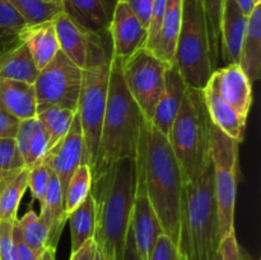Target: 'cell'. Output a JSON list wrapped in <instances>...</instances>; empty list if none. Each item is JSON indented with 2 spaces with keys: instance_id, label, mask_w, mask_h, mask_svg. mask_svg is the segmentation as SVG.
Returning <instances> with one entry per match:
<instances>
[{
  "instance_id": "1",
  "label": "cell",
  "mask_w": 261,
  "mask_h": 260,
  "mask_svg": "<svg viewBox=\"0 0 261 260\" xmlns=\"http://www.w3.org/2000/svg\"><path fill=\"white\" fill-rule=\"evenodd\" d=\"M137 183L135 161L121 160L92 177L96 204L93 240L99 260H122Z\"/></svg>"
},
{
  "instance_id": "2",
  "label": "cell",
  "mask_w": 261,
  "mask_h": 260,
  "mask_svg": "<svg viewBox=\"0 0 261 260\" xmlns=\"http://www.w3.org/2000/svg\"><path fill=\"white\" fill-rule=\"evenodd\" d=\"M135 167L137 175L144 180L147 195L163 233L177 246L182 178L167 137L148 120L143 126Z\"/></svg>"
},
{
  "instance_id": "3",
  "label": "cell",
  "mask_w": 261,
  "mask_h": 260,
  "mask_svg": "<svg viewBox=\"0 0 261 260\" xmlns=\"http://www.w3.org/2000/svg\"><path fill=\"white\" fill-rule=\"evenodd\" d=\"M144 121L125 83L122 61L112 55L106 111L92 177L121 160L137 161Z\"/></svg>"
},
{
  "instance_id": "4",
  "label": "cell",
  "mask_w": 261,
  "mask_h": 260,
  "mask_svg": "<svg viewBox=\"0 0 261 260\" xmlns=\"http://www.w3.org/2000/svg\"><path fill=\"white\" fill-rule=\"evenodd\" d=\"M221 241L211 161L198 177L181 188L177 250L182 260H212L218 254Z\"/></svg>"
},
{
  "instance_id": "5",
  "label": "cell",
  "mask_w": 261,
  "mask_h": 260,
  "mask_svg": "<svg viewBox=\"0 0 261 260\" xmlns=\"http://www.w3.org/2000/svg\"><path fill=\"white\" fill-rule=\"evenodd\" d=\"M167 139L182 184L198 177L212 161V120L201 89L188 87Z\"/></svg>"
},
{
  "instance_id": "6",
  "label": "cell",
  "mask_w": 261,
  "mask_h": 260,
  "mask_svg": "<svg viewBox=\"0 0 261 260\" xmlns=\"http://www.w3.org/2000/svg\"><path fill=\"white\" fill-rule=\"evenodd\" d=\"M173 64L186 86L201 91L214 73L200 0H182V23Z\"/></svg>"
},
{
  "instance_id": "7",
  "label": "cell",
  "mask_w": 261,
  "mask_h": 260,
  "mask_svg": "<svg viewBox=\"0 0 261 260\" xmlns=\"http://www.w3.org/2000/svg\"><path fill=\"white\" fill-rule=\"evenodd\" d=\"M111 60V59H110ZM110 81V61L97 66L83 69L79 93L78 114L83 134L82 163L93 168L101 138L102 124L106 111Z\"/></svg>"
},
{
  "instance_id": "8",
  "label": "cell",
  "mask_w": 261,
  "mask_h": 260,
  "mask_svg": "<svg viewBox=\"0 0 261 260\" xmlns=\"http://www.w3.org/2000/svg\"><path fill=\"white\" fill-rule=\"evenodd\" d=\"M239 148L240 142L232 139L216 125L212 124L211 154L222 239L234 231Z\"/></svg>"
},
{
  "instance_id": "9",
  "label": "cell",
  "mask_w": 261,
  "mask_h": 260,
  "mask_svg": "<svg viewBox=\"0 0 261 260\" xmlns=\"http://www.w3.org/2000/svg\"><path fill=\"white\" fill-rule=\"evenodd\" d=\"M83 70L61 50L38 71L33 83L37 112L45 107L56 106L76 112Z\"/></svg>"
},
{
  "instance_id": "10",
  "label": "cell",
  "mask_w": 261,
  "mask_h": 260,
  "mask_svg": "<svg viewBox=\"0 0 261 260\" xmlns=\"http://www.w3.org/2000/svg\"><path fill=\"white\" fill-rule=\"evenodd\" d=\"M168 66L145 47L122 63L127 89L148 121H152L155 107L165 91V74Z\"/></svg>"
},
{
  "instance_id": "11",
  "label": "cell",
  "mask_w": 261,
  "mask_h": 260,
  "mask_svg": "<svg viewBox=\"0 0 261 260\" xmlns=\"http://www.w3.org/2000/svg\"><path fill=\"white\" fill-rule=\"evenodd\" d=\"M54 25L60 50L82 70L110 61L112 46L109 32L96 33L86 30L65 12L54 19Z\"/></svg>"
},
{
  "instance_id": "12",
  "label": "cell",
  "mask_w": 261,
  "mask_h": 260,
  "mask_svg": "<svg viewBox=\"0 0 261 260\" xmlns=\"http://www.w3.org/2000/svg\"><path fill=\"white\" fill-rule=\"evenodd\" d=\"M109 35L111 38L112 55L122 63L138 50L145 47L148 40V30L122 0H116L114 5Z\"/></svg>"
},
{
  "instance_id": "13",
  "label": "cell",
  "mask_w": 261,
  "mask_h": 260,
  "mask_svg": "<svg viewBox=\"0 0 261 260\" xmlns=\"http://www.w3.org/2000/svg\"><path fill=\"white\" fill-rule=\"evenodd\" d=\"M130 227L140 259L149 260L155 242L163 233V229L147 195L144 180L139 175H137V183H135Z\"/></svg>"
},
{
  "instance_id": "14",
  "label": "cell",
  "mask_w": 261,
  "mask_h": 260,
  "mask_svg": "<svg viewBox=\"0 0 261 260\" xmlns=\"http://www.w3.org/2000/svg\"><path fill=\"white\" fill-rule=\"evenodd\" d=\"M83 157V134L78 114H75L71 126L65 137L54 145L43 161L50 166L53 172L60 181L63 194H65L71 176L82 163Z\"/></svg>"
},
{
  "instance_id": "15",
  "label": "cell",
  "mask_w": 261,
  "mask_h": 260,
  "mask_svg": "<svg viewBox=\"0 0 261 260\" xmlns=\"http://www.w3.org/2000/svg\"><path fill=\"white\" fill-rule=\"evenodd\" d=\"M204 101L212 124L221 129L224 134L241 143L244 139L246 120L242 117L233 107L229 106L221 96L218 87V79L216 73L212 74L211 79L203 89Z\"/></svg>"
},
{
  "instance_id": "16",
  "label": "cell",
  "mask_w": 261,
  "mask_h": 260,
  "mask_svg": "<svg viewBox=\"0 0 261 260\" xmlns=\"http://www.w3.org/2000/svg\"><path fill=\"white\" fill-rule=\"evenodd\" d=\"M249 17L242 13L236 0H223L221 20V68L239 64L241 46Z\"/></svg>"
},
{
  "instance_id": "17",
  "label": "cell",
  "mask_w": 261,
  "mask_h": 260,
  "mask_svg": "<svg viewBox=\"0 0 261 260\" xmlns=\"http://www.w3.org/2000/svg\"><path fill=\"white\" fill-rule=\"evenodd\" d=\"M186 89H188V86L181 76L177 66L175 64H171L165 74V91L155 107L154 115L150 121L154 125L155 129L160 130L165 137H168L170 134L171 127L185 97Z\"/></svg>"
},
{
  "instance_id": "18",
  "label": "cell",
  "mask_w": 261,
  "mask_h": 260,
  "mask_svg": "<svg viewBox=\"0 0 261 260\" xmlns=\"http://www.w3.org/2000/svg\"><path fill=\"white\" fill-rule=\"evenodd\" d=\"M221 96L242 117L247 119L252 105V83L239 64L222 66L216 71Z\"/></svg>"
},
{
  "instance_id": "19",
  "label": "cell",
  "mask_w": 261,
  "mask_h": 260,
  "mask_svg": "<svg viewBox=\"0 0 261 260\" xmlns=\"http://www.w3.org/2000/svg\"><path fill=\"white\" fill-rule=\"evenodd\" d=\"M182 23V0H167L160 32L149 51L167 65L173 64L176 43Z\"/></svg>"
},
{
  "instance_id": "20",
  "label": "cell",
  "mask_w": 261,
  "mask_h": 260,
  "mask_svg": "<svg viewBox=\"0 0 261 260\" xmlns=\"http://www.w3.org/2000/svg\"><path fill=\"white\" fill-rule=\"evenodd\" d=\"M64 12L86 30L107 33L112 9L107 0H63Z\"/></svg>"
},
{
  "instance_id": "21",
  "label": "cell",
  "mask_w": 261,
  "mask_h": 260,
  "mask_svg": "<svg viewBox=\"0 0 261 260\" xmlns=\"http://www.w3.org/2000/svg\"><path fill=\"white\" fill-rule=\"evenodd\" d=\"M19 40L27 45L38 70L45 68L60 50L54 20L27 25L20 32Z\"/></svg>"
},
{
  "instance_id": "22",
  "label": "cell",
  "mask_w": 261,
  "mask_h": 260,
  "mask_svg": "<svg viewBox=\"0 0 261 260\" xmlns=\"http://www.w3.org/2000/svg\"><path fill=\"white\" fill-rule=\"evenodd\" d=\"M0 109L19 120L37 115L35 86L17 81L0 79Z\"/></svg>"
},
{
  "instance_id": "23",
  "label": "cell",
  "mask_w": 261,
  "mask_h": 260,
  "mask_svg": "<svg viewBox=\"0 0 261 260\" xmlns=\"http://www.w3.org/2000/svg\"><path fill=\"white\" fill-rule=\"evenodd\" d=\"M239 65L251 83L259 79L261 70V3L255 5L247 19Z\"/></svg>"
},
{
  "instance_id": "24",
  "label": "cell",
  "mask_w": 261,
  "mask_h": 260,
  "mask_svg": "<svg viewBox=\"0 0 261 260\" xmlns=\"http://www.w3.org/2000/svg\"><path fill=\"white\" fill-rule=\"evenodd\" d=\"M41 219L48 229V246L56 249L64 226L68 222V213L64 208V194L60 181L54 173L43 201L41 203Z\"/></svg>"
},
{
  "instance_id": "25",
  "label": "cell",
  "mask_w": 261,
  "mask_h": 260,
  "mask_svg": "<svg viewBox=\"0 0 261 260\" xmlns=\"http://www.w3.org/2000/svg\"><path fill=\"white\" fill-rule=\"evenodd\" d=\"M38 71L30 48L22 41L14 47L0 54V79L33 84L37 79Z\"/></svg>"
},
{
  "instance_id": "26",
  "label": "cell",
  "mask_w": 261,
  "mask_h": 260,
  "mask_svg": "<svg viewBox=\"0 0 261 260\" xmlns=\"http://www.w3.org/2000/svg\"><path fill=\"white\" fill-rule=\"evenodd\" d=\"M71 231V252L78 250L87 240L93 239L96 224V204L92 193L68 214Z\"/></svg>"
},
{
  "instance_id": "27",
  "label": "cell",
  "mask_w": 261,
  "mask_h": 260,
  "mask_svg": "<svg viewBox=\"0 0 261 260\" xmlns=\"http://www.w3.org/2000/svg\"><path fill=\"white\" fill-rule=\"evenodd\" d=\"M200 4L205 20L212 68L216 71L221 68V20L223 0H200Z\"/></svg>"
},
{
  "instance_id": "28",
  "label": "cell",
  "mask_w": 261,
  "mask_h": 260,
  "mask_svg": "<svg viewBox=\"0 0 261 260\" xmlns=\"http://www.w3.org/2000/svg\"><path fill=\"white\" fill-rule=\"evenodd\" d=\"M76 112L61 107L50 106L37 112L36 117L48 135V147L58 144L69 132Z\"/></svg>"
},
{
  "instance_id": "29",
  "label": "cell",
  "mask_w": 261,
  "mask_h": 260,
  "mask_svg": "<svg viewBox=\"0 0 261 260\" xmlns=\"http://www.w3.org/2000/svg\"><path fill=\"white\" fill-rule=\"evenodd\" d=\"M27 25L9 0H0V54L20 42L19 35Z\"/></svg>"
},
{
  "instance_id": "30",
  "label": "cell",
  "mask_w": 261,
  "mask_h": 260,
  "mask_svg": "<svg viewBox=\"0 0 261 260\" xmlns=\"http://www.w3.org/2000/svg\"><path fill=\"white\" fill-rule=\"evenodd\" d=\"M30 170L24 168L15 178L0 190V222L18 218V206L28 188Z\"/></svg>"
},
{
  "instance_id": "31",
  "label": "cell",
  "mask_w": 261,
  "mask_h": 260,
  "mask_svg": "<svg viewBox=\"0 0 261 260\" xmlns=\"http://www.w3.org/2000/svg\"><path fill=\"white\" fill-rule=\"evenodd\" d=\"M28 25L50 22L64 12L63 4L47 0H9Z\"/></svg>"
},
{
  "instance_id": "32",
  "label": "cell",
  "mask_w": 261,
  "mask_h": 260,
  "mask_svg": "<svg viewBox=\"0 0 261 260\" xmlns=\"http://www.w3.org/2000/svg\"><path fill=\"white\" fill-rule=\"evenodd\" d=\"M92 188V172L88 165L81 163L75 172L71 176L68 184L65 194H64V208L66 213L76 208L79 204L84 201V199L91 193Z\"/></svg>"
},
{
  "instance_id": "33",
  "label": "cell",
  "mask_w": 261,
  "mask_h": 260,
  "mask_svg": "<svg viewBox=\"0 0 261 260\" xmlns=\"http://www.w3.org/2000/svg\"><path fill=\"white\" fill-rule=\"evenodd\" d=\"M25 167L15 139H0V190Z\"/></svg>"
},
{
  "instance_id": "34",
  "label": "cell",
  "mask_w": 261,
  "mask_h": 260,
  "mask_svg": "<svg viewBox=\"0 0 261 260\" xmlns=\"http://www.w3.org/2000/svg\"><path fill=\"white\" fill-rule=\"evenodd\" d=\"M19 221L20 232L25 245L35 251H42L48 246V229L40 216L31 209Z\"/></svg>"
},
{
  "instance_id": "35",
  "label": "cell",
  "mask_w": 261,
  "mask_h": 260,
  "mask_svg": "<svg viewBox=\"0 0 261 260\" xmlns=\"http://www.w3.org/2000/svg\"><path fill=\"white\" fill-rule=\"evenodd\" d=\"M28 170H30V175H28V189L31 190V194H32L33 198L40 201L41 204L43 201V199H45L46 191H47L48 185H50V181L54 172L50 168V166L43 160L41 162L36 163L33 167L28 168Z\"/></svg>"
},
{
  "instance_id": "36",
  "label": "cell",
  "mask_w": 261,
  "mask_h": 260,
  "mask_svg": "<svg viewBox=\"0 0 261 260\" xmlns=\"http://www.w3.org/2000/svg\"><path fill=\"white\" fill-rule=\"evenodd\" d=\"M13 242H14V260H55L56 249L47 247L42 251H35L25 245L18 218L13 224Z\"/></svg>"
},
{
  "instance_id": "37",
  "label": "cell",
  "mask_w": 261,
  "mask_h": 260,
  "mask_svg": "<svg viewBox=\"0 0 261 260\" xmlns=\"http://www.w3.org/2000/svg\"><path fill=\"white\" fill-rule=\"evenodd\" d=\"M48 150H50V147H48V135L40 122V126L37 127L32 139L30 140L27 150H25L24 155H23L25 167L31 168L36 163L41 162L45 158V155L47 154Z\"/></svg>"
},
{
  "instance_id": "38",
  "label": "cell",
  "mask_w": 261,
  "mask_h": 260,
  "mask_svg": "<svg viewBox=\"0 0 261 260\" xmlns=\"http://www.w3.org/2000/svg\"><path fill=\"white\" fill-rule=\"evenodd\" d=\"M149 260H182L177 246L165 233L158 237Z\"/></svg>"
},
{
  "instance_id": "39",
  "label": "cell",
  "mask_w": 261,
  "mask_h": 260,
  "mask_svg": "<svg viewBox=\"0 0 261 260\" xmlns=\"http://www.w3.org/2000/svg\"><path fill=\"white\" fill-rule=\"evenodd\" d=\"M14 221L0 222V260H14V242H13Z\"/></svg>"
},
{
  "instance_id": "40",
  "label": "cell",
  "mask_w": 261,
  "mask_h": 260,
  "mask_svg": "<svg viewBox=\"0 0 261 260\" xmlns=\"http://www.w3.org/2000/svg\"><path fill=\"white\" fill-rule=\"evenodd\" d=\"M219 254H221L222 260H244L234 231L226 235L222 239L221 246H219Z\"/></svg>"
},
{
  "instance_id": "41",
  "label": "cell",
  "mask_w": 261,
  "mask_h": 260,
  "mask_svg": "<svg viewBox=\"0 0 261 260\" xmlns=\"http://www.w3.org/2000/svg\"><path fill=\"white\" fill-rule=\"evenodd\" d=\"M20 120L0 109V139H15Z\"/></svg>"
},
{
  "instance_id": "42",
  "label": "cell",
  "mask_w": 261,
  "mask_h": 260,
  "mask_svg": "<svg viewBox=\"0 0 261 260\" xmlns=\"http://www.w3.org/2000/svg\"><path fill=\"white\" fill-rule=\"evenodd\" d=\"M130 7V9L135 13L142 24L148 30L152 17L153 0H122Z\"/></svg>"
},
{
  "instance_id": "43",
  "label": "cell",
  "mask_w": 261,
  "mask_h": 260,
  "mask_svg": "<svg viewBox=\"0 0 261 260\" xmlns=\"http://www.w3.org/2000/svg\"><path fill=\"white\" fill-rule=\"evenodd\" d=\"M97 246L93 239H89L79 247L78 250L71 252L70 260H96Z\"/></svg>"
},
{
  "instance_id": "44",
  "label": "cell",
  "mask_w": 261,
  "mask_h": 260,
  "mask_svg": "<svg viewBox=\"0 0 261 260\" xmlns=\"http://www.w3.org/2000/svg\"><path fill=\"white\" fill-rule=\"evenodd\" d=\"M122 260H142L140 259L139 254H138L137 247H135L132 227L129 228V233H127V240H126V245H125V251H124V257H122Z\"/></svg>"
},
{
  "instance_id": "45",
  "label": "cell",
  "mask_w": 261,
  "mask_h": 260,
  "mask_svg": "<svg viewBox=\"0 0 261 260\" xmlns=\"http://www.w3.org/2000/svg\"><path fill=\"white\" fill-rule=\"evenodd\" d=\"M236 3H237V5L240 7V9L242 10V13H244L246 17H249V15L251 14L252 10H254V8H255V5H257V4H255L254 0H236Z\"/></svg>"
},
{
  "instance_id": "46",
  "label": "cell",
  "mask_w": 261,
  "mask_h": 260,
  "mask_svg": "<svg viewBox=\"0 0 261 260\" xmlns=\"http://www.w3.org/2000/svg\"><path fill=\"white\" fill-rule=\"evenodd\" d=\"M212 260H222V259H221V254H219V251H218V254H217L216 256H214Z\"/></svg>"
},
{
  "instance_id": "47",
  "label": "cell",
  "mask_w": 261,
  "mask_h": 260,
  "mask_svg": "<svg viewBox=\"0 0 261 260\" xmlns=\"http://www.w3.org/2000/svg\"><path fill=\"white\" fill-rule=\"evenodd\" d=\"M47 2H51V3H58V4H63V0H47Z\"/></svg>"
},
{
  "instance_id": "48",
  "label": "cell",
  "mask_w": 261,
  "mask_h": 260,
  "mask_svg": "<svg viewBox=\"0 0 261 260\" xmlns=\"http://www.w3.org/2000/svg\"><path fill=\"white\" fill-rule=\"evenodd\" d=\"M254 3H255V4H260L261 0H254Z\"/></svg>"
},
{
  "instance_id": "49",
  "label": "cell",
  "mask_w": 261,
  "mask_h": 260,
  "mask_svg": "<svg viewBox=\"0 0 261 260\" xmlns=\"http://www.w3.org/2000/svg\"><path fill=\"white\" fill-rule=\"evenodd\" d=\"M96 260H99V255H98V252H97V257H96Z\"/></svg>"
}]
</instances>
